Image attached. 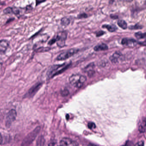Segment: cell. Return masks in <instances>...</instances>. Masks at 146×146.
I'll use <instances>...</instances> for the list:
<instances>
[{
    "instance_id": "obj_10",
    "label": "cell",
    "mask_w": 146,
    "mask_h": 146,
    "mask_svg": "<svg viewBox=\"0 0 146 146\" xmlns=\"http://www.w3.org/2000/svg\"><path fill=\"white\" fill-rule=\"evenodd\" d=\"M9 46V42L5 39L0 40V53H4Z\"/></svg>"
},
{
    "instance_id": "obj_30",
    "label": "cell",
    "mask_w": 146,
    "mask_h": 146,
    "mask_svg": "<svg viewBox=\"0 0 146 146\" xmlns=\"http://www.w3.org/2000/svg\"><path fill=\"white\" fill-rule=\"evenodd\" d=\"M143 145H144V142L143 141L138 142L136 144V146H143Z\"/></svg>"
},
{
    "instance_id": "obj_4",
    "label": "cell",
    "mask_w": 146,
    "mask_h": 146,
    "mask_svg": "<svg viewBox=\"0 0 146 146\" xmlns=\"http://www.w3.org/2000/svg\"><path fill=\"white\" fill-rule=\"evenodd\" d=\"M67 37V31H62L58 32L56 37V42L58 46L62 48L65 45L66 40Z\"/></svg>"
},
{
    "instance_id": "obj_1",
    "label": "cell",
    "mask_w": 146,
    "mask_h": 146,
    "mask_svg": "<svg viewBox=\"0 0 146 146\" xmlns=\"http://www.w3.org/2000/svg\"><path fill=\"white\" fill-rule=\"evenodd\" d=\"M87 81L85 76L81 74H73L69 78V82L76 88H81Z\"/></svg>"
},
{
    "instance_id": "obj_25",
    "label": "cell",
    "mask_w": 146,
    "mask_h": 146,
    "mask_svg": "<svg viewBox=\"0 0 146 146\" xmlns=\"http://www.w3.org/2000/svg\"><path fill=\"white\" fill-rule=\"evenodd\" d=\"M12 10H13V13H14V14L17 15H19L20 13V10L16 7L12 8Z\"/></svg>"
},
{
    "instance_id": "obj_23",
    "label": "cell",
    "mask_w": 146,
    "mask_h": 146,
    "mask_svg": "<svg viewBox=\"0 0 146 146\" xmlns=\"http://www.w3.org/2000/svg\"><path fill=\"white\" fill-rule=\"evenodd\" d=\"M4 13H5V14H7L13 13L12 8L10 7H7V8L5 9V10H4Z\"/></svg>"
},
{
    "instance_id": "obj_18",
    "label": "cell",
    "mask_w": 146,
    "mask_h": 146,
    "mask_svg": "<svg viewBox=\"0 0 146 146\" xmlns=\"http://www.w3.org/2000/svg\"><path fill=\"white\" fill-rule=\"evenodd\" d=\"M135 36L138 39H144L146 37V33H143L141 32H138L135 33Z\"/></svg>"
},
{
    "instance_id": "obj_32",
    "label": "cell",
    "mask_w": 146,
    "mask_h": 146,
    "mask_svg": "<svg viewBox=\"0 0 146 146\" xmlns=\"http://www.w3.org/2000/svg\"><path fill=\"white\" fill-rule=\"evenodd\" d=\"M2 61H1V58L0 57V71H1V67H2Z\"/></svg>"
},
{
    "instance_id": "obj_20",
    "label": "cell",
    "mask_w": 146,
    "mask_h": 146,
    "mask_svg": "<svg viewBox=\"0 0 146 146\" xmlns=\"http://www.w3.org/2000/svg\"><path fill=\"white\" fill-rule=\"evenodd\" d=\"M44 144V139L43 137L39 138L37 141V145H43Z\"/></svg>"
},
{
    "instance_id": "obj_16",
    "label": "cell",
    "mask_w": 146,
    "mask_h": 146,
    "mask_svg": "<svg viewBox=\"0 0 146 146\" xmlns=\"http://www.w3.org/2000/svg\"><path fill=\"white\" fill-rule=\"evenodd\" d=\"M118 25L120 28L124 30H126L128 27L127 23L125 20L122 19H120L118 20Z\"/></svg>"
},
{
    "instance_id": "obj_15",
    "label": "cell",
    "mask_w": 146,
    "mask_h": 146,
    "mask_svg": "<svg viewBox=\"0 0 146 146\" xmlns=\"http://www.w3.org/2000/svg\"><path fill=\"white\" fill-rule=\"evenodd\" d=\"M138 130L141 133L145 132L146 130V119L145 118L143 120L142 122L139 125Z\"/></svg>"
},
{
    "instance_id": "obj_14",
    "label": "cell",
    "mask_w": 146,
    "mask_h": 146,
    "mask_svg": "<svg viewBox=\"0 0 146 146\" xmlns=\"http://www.w3.org/2000/svg\"><path fill=\"white\" fill-rule=\"evenodd\" d=\"M94 63H91L90 64H89L87 65V67H86L85 68V71L87 72L89 75H93V74L94 73V71L93 70L94 69Z\"/></svg>"
},
{
    "instance_id": "obj_21",
    "label": "cell",
    "mask_w": 146,
    "mask_h": 146,
    "mask_svg": "<svg viewBox=\"0 0 146 146\" xmlns=\"http://www.w3.org/2000/svg\"><path fill=\"white\" fill-rule=\"evenodd\" d=\"M69 94V90L67 89H63L61 91V94L63 97L67 96Z\"/></svg>"
},
{
    "instance_id": "obj_9",
    "label": "cell",
    "mask_w": 146,
    "mask_h": 146,
    "mask_svg": "<svg viewBox=\"0 0 146 146\" xmlns=\"http://www.w3.org/2000/svg\"><path fill=\"white\" fill-rule=\"evenodd\" d=\"M60 145L62 146H78V143L76 141L68 138H63L60 142Z\"/></svg>"
},
{
    "instance_id": "obj_29",
    "label": "cell",
    "mask_w": 146,
    "mask_h": 146,
    "mask_svg": "<svg viewBox=\"0 0 146 146\" xmlns=\"http://www.w3.org/2000/svg\"><path fill=\"white\" fill-rule=\"evenodd\" d=\"M110 18L112 19H118V16L114 14L110 15Z\"/></svg>"
},
{
    "instance_id": "obj_6",
    "label": "cell",
    "mask_w": 146,
    "mask_h": 146,
    "mask_svg": "<svg viewBox=\"0 0 146 146\" xmlns=\"http://www.w3.org/2000/svg\"><path fill=\"white\" fill-rule=\"evenodd\" d=\"M17 112L14 109H11L9 111L6 118V127L9 128L10 126L13 122L16 120Z\"/></svg>"
},
{
    "instance_id": "obj_24",
    "label": "cell",
    "mask_w": 146,
    "mask_h": 146,
    "mask_svg": "<svg viewBox=\"0 0 146 146\" xmlns=\"http://www.w3.org/2000/svg\"><path fill=\"white\" fill-rule=\"evenodd\" d=\"M50 48H40L39 49H37V52H44V51H48L49 50H50Z\"/></svg>"
},
{
    "instance_id": "obj_7",
    "label": "cell",
    "mask_w": 146,
    "mask_h": 146,
    "mask_svg": "<svg viewBox=\"0 0 146 146\" xmlns=\"http://www.w3.org/2000/svg\"><path fill=\"white\" fill-rule=\"evenodd\" d=\"M121 44L122 45H126L130 47H133L135 46L138 44H139L138 41L133 39H129L125 38L122 39L121 41Z\"/></svg>"
},
{
    "instance_id": "obj_31",
    "label": "cell",
    "mask_w": 146,
    "mask_h": 146,
    "mask_svg": "<svg viewBox=\"0 0 146 146\" xmlns=\"http://www.w3.org/2000/svg\"><path fill=\"white\" fill-rule=\"evenodd\" d=\"M3 142V138L2 136H1V135L0 133V144H1Z\"/></svg>"
},
{
    "instance_id": "obj_11",
    "label": "cell",
    "mask_w": 146,
    "mask_h": 146,
    "mask_svg": "<svg viewBox=\"0 0 146 146\" xmlns=\"http://www.w3.org/2000/svg\"><path fill=\"white\" fill-rule=\"evenodd\" d=\"M122 54L120 51H116L113 54V55L110 57V60L113 63H116L119 62Z\"/></svg>"
},
{
    "instance_id": "obj_17",
    "label": "cell",
    "mask_w": 146,
    "mask_h": 146,
    "mask_svg": "<svg viewBox=\"0 0 146 146\" xmlns=\"http://www.w3.org/2000/svg\"><path fill=\"white\" fill-rule=\"evenodd\" d=\"M70 23V19L67 17H63L61 19V25L62 26H67Z\"/></svg>"
},
{
    "instance_id": "obj_12",
    "label": "cell",
    "mask_w": 146,
    "mask_h": 146,
    "mask_svg": "<svg viewBox=\"0 0 146 146\" xmlns=\"http://www.w3.org/2000/svg\"><path fill=\"white\" fill-rule=\"evenodd\" d=\"M108 49V46L106 44L104 43H101L96 45L94 48V51H106Z\"/></svg>"
},
{
    "instance_id": "obj_5",
    "label": "cell",
    "mask_w": 146,
    "mask_h": 146,
    "mask_svg": "<svg viewBox=\"0 0 146 146\" xmlns=\"http://www.w3.org/2000/svg\"><path fill=\"white\" fill-rule=\"evenodd\" d=\"M78 51L79 50L77 49H72L62 52L57 56L56 60L57 61H63L67 59L77 53Z\"/></svg>"
},
{
    "instance_id": "obj_26",
    "label": "cell",
    "mask_w": 146,
    "mask_h": 146,
    "mask_svg": "<svg viewBox=\"0 0 146 146\" xmlns=\"http://www.w3.org/2000/svg\"><path fill=\"white\" fill-rule=\"evenodd\" d=\"M87 126L89 129L92 130L93 129H95L96 128V125L94 122H90L87 124Z\"/></svg>"
},
{
    "instance_id": "obj_8",
    "label": "cell",
    "mask_w": 146,
    "mask_h": 146,
    "mask_svg": "<svg viewBox=\"0 0 146 146\" xmlns=\"http://www.w3.org/2000/svg\"><path fill=\"white\" fill-rule=\"evenodd\" d=\"M42 85V83H38L35 84L34 85H33L28 90V91L27 92V94H26V96L30 97L33 96L37 92L38 90H39Z\"/></svg>"
},
{
    "instance_id": "obj_27",
    "label": "cell",
    "mask_w": 146,
    "mask_h": 146,
    "mask_svg": "<svg viewBox=\"0 0 146 146\" xmlns=\"http://www.w3.org/2000/svg\"><path fill=\"white\" fill-rule=\"evenodd\" d=\"M104 33H105V32H104L103 31H98V32L96 33V36L97 37H101V36L103 35Z\"/></svg>"
},
{
    "instance_id": "obj_13",
    "label": "cell",
    "mask_w": 146,
    "mask_h": 146,
    "mask_svg": "<svg viewBox=\"0 0 146 146\" xmlns=\"http://www.w3.org/2000/svg\"><path fill=\"white\" fill-rule=\"evenodd\" d=\"M102 27L104 28H106L110 32H114L116 31L118 28L116 26L114 25H102Z\"/></svg>"
},
{
    "instance_id": "obj_22",
    "label": "cell",
    "mask_w": 146,
    "mask_h": 146,
    "mask_svg": "<svg viewBox=\"0 0 146 146\" xmlns=\"http://www.w3.org/2000/svg\"><path fill=\"white\" fill-rule=\"evenodd\" d=\"M77 17L78 19H86L87 18L88 16L86 13H81L78 15Z\"/></svg>"
},
{
    "instance_id": "obj_33",
    "label": "cell",
    "mask_w": 146,
    "mask_h": 146,
    "mask_svg": "<svg viewBox=\"0 0 146 146\" xmlns=\"http://www.w3.org/2000/svg\"><path fill=\"white\" fill-rule=\"evenodd\" d=\"M122 1H125V2H132L133 1H134V0H122Z\"/></svg>"
},
{
    "instance_id": "obj_19",
    "label": "cell",
    "mask_w": 146,
    "mask_h": 146,
    "mask_svg": "<svg viewBox=\"0 0 146 146\" xmlns=\"http://www.w3.org/2000/svg\"><path fill=\"white\" fill-rule=\"evenodd\" d=\"M142 26L139 25L138 24H136L135 25H131L129 27V29L130 30H138L143 28Z\"/></svg>"
},
{
    "instance_id": "obj_28",
    "label": "cell",
    "mask_w": 146,
    "mask_h": 146,
    "mask_svg": "<svg viewBox=\"0 0 146 146\" xmlns=\"http://www.w3.org/2000/svg\"><path fill=\"white\" fill-rule=\"evenodd\" d=\"M56 39H55V37H54V38H53L52 39H51V40H50V41L49 42V43H48V44H49V45H52L54 44V43H56Z\"/></svg>"
},
{
    "instance_id": "obj_2",
    "label": "cell",
    "mask_w": 146,
    "mask_h": 146,
    "mask_svg": "<svg viewBox=\"0 0 146 146\" xmlns=\"http://www.w3.org/2000/svg\"><path fill=\"white\" fill-rule=\"evenodd\" d=\"M69 64H66V63L62 65H56L53 66L48 70L47 73V78L50 79L54 76L62 73L68 68Z\"/></svg>"
},
{
    "instance_id": "obj_3",
    "label": "cell",
    "mask_w": 146,
    "mask_h": 146,
    "mask_svg": "<svg viewBox=\"0 0 146 146\" xmlns=\"http://www.w3.org/2000/svg\"><path fill=\"white\" fill-rule=\"evenodd\" d=\"M40 130V127L39 126H37L31 132L29 133L27 136L25 138V139L23 141L22 143L21 144V145L25 146V145H29L31 144L32 142L36 138L37 136L39 133Z\"/></svg>"
}]
</instances>
